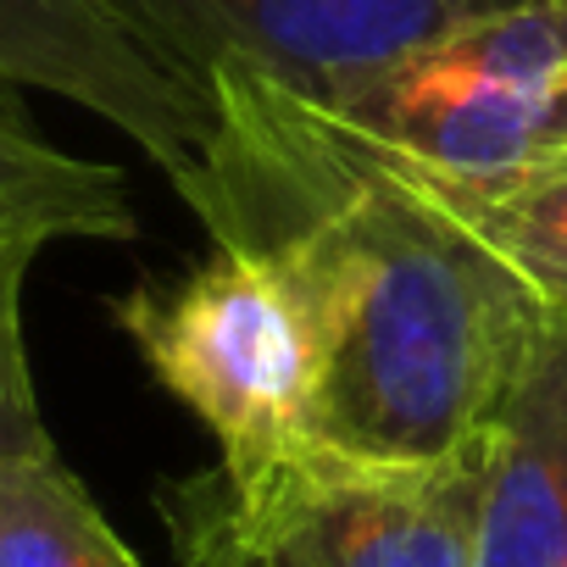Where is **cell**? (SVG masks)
Wrapping results in <instances>:
<instances>
[{
	"label": "cell",
	"instance_id": "obj_4",
	"mask_svg": "<svg viewBox=\"0 0 567 567\" xmlns=\"http://www.w3.org/2000/svg\"><path fill=\"white\" fill-rule=\"evenodd\" d=\"M151 379L223 445L228 473L312 445L318 334L256 250L212 245L178 278H145L112 307Z\"/></svg>",
	"mask_w": 567,
	"mask_h": 567
},
{
	"label": "cell",
	"instance_id": "obj_1",
	"mask_svg": "<svg viewBox=\"0 0 567 567\" xmlns=\"http://www.w3.org/2000/svg\"><path fill=\"white\" fill-rule=\"evenodd\" d=\"M212 134L184 206L256 250L318 334L312 440L390 467L484 445L545 301L429 189L239 68L206 79Z\"/></svg>",
	"mask_w": 567,
	"mask_h": 567
},
{
	"label": "cell",
	"instance_id": "obj_8",
	"mask_svg": "<svg viewBox=\"0 0 567 567\" xmlns=\"http://www.w3.org/2000/svg\"><path fill=\"white\" fill-rule=\"evenodd\" d=\"M0 206H23L68 228V239H134V200L123 167L62 151L40 134L23 90L0 84Z\"/></svg>",
	"mask_w": 567,
	"mask_h": 567
},
{
	"label": "cell",
	"instance_id": "obj_11",
	"mask_svg": "<svg viewBox=\"0 0 567 567\" xmlns=\"http://www.w3.org/2000/svg\"><path fill=\"white\" fill-rule=\"evenodd\" d=\"M68 239L62 223L23 212V206H0V462L18 456H45L51 429L40 417L34 395V368H29V340H23V290L29 272L45 245Z\"/></svg>",
	"mask_w": 567,
	"mask_h": 567
},
{
	"label": "cell",
	"instance_id": "obj_6",
	"mask_svg": "<svg viewBox=\"0 0 567 567\" xmlns=\"http://www.w3.org/2000/svg\"><path fill=\"white\" fill-rule=\"evenodd\" d=\"M0 84L62 95L128 134L178 195L200 173L212 101L106 0H0Z\"/></svg>",
	"mask_w": 567,
	"mask_h": 567
},
{
	"label": "cell",
	"instance_id": "obj_7",
	"mask_svg": "<svg viewBox=\"0 0 567 567\" xmlns=\"http://www.w3.org/2000/svg\"><path fill=\"white\" fill-rule=\"evenodd\" d=\"M473 567H567V307H550L484 434Z\"/></svg>",
	"mask_w": 567,
	"mask_h": 567
},
{
	"label": "cell",
	"instance_id": "obj_5",
	"mask_svg": "<svg viewBox=\"0 0 567 567\" xmlns=\"http://www.w3.org/2000/svg\"><path fill=\"white\" fill-rule=\"evenodd\" d=\"M106 7L206 95L239 68L284 95L334 101L440 34L528 0H106Z\"/></svg>",
	"mask_w": 567,
	"mask_h": 567
},
{
	"label": "cell",
	"instance_id": "obj_9",
	"mask_svg": "<svg viewBox=\"0 0 567 567\" xmlns=\"http://www.w3.org/2000/svg\"><path fill=\"white\" fill-rule=\"evenodd\" d=\"M0 567H140L79 473L45 451L0 462Z\"/></svg>",
	"mask_w": 567,
	"mask_h": 567
},
{
	"label": "cell",
	"instance_id": "obj_2",
	"mask_svg": "<svg viewBox=\"0 0 567 567\" xmlns=\"http://www.w3.org/2000/svg\"><path fill=\"white\" fill-rule=\"evenodd\" d=\"M484 445L390 467L301 445L250 473H195L162 489L184 567H473Z\"/></svg>",
	"mask_w": 567,
	"mask_h": 567
},
{
	"label": "cell",
	"instance_id": "obj_3",
	"mask_svg": "<svg viewBox=\"0 0 567 567\" xmlns=\"http://www.w3.org/2000/svg\"><path fill=\"white\" fill-rule=\"evenodd\" d=\"M301 106L423 184L473 189L556 173L567 167V0L473 18L379 79Z\"/></svg>",
	"mask_w": 567,
	"mask_h": 567
},
{
	"label": "cell",
	"instance_id": "obj_10",
	"mask_svg": "<svg viewBox=\"0 0 567 567\" xmlns=\"http://www.w3.org/2000/svg\"><path fill=\"white\" fill-rule=\"evenodd\" d=\"M406 178V173H401ZM495 261H506L545 307H567V167L517 184H423Z\"/></svg>",
	"mask_w": 567,
	"mask_h": 567
}]
</instances>
